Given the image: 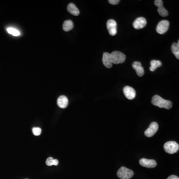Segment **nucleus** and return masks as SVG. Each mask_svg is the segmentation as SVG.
Masks as SVG:
<instances>
[{
    "instance_id": "11",
    "label": "nucleus",
    "mask_w": 179,
    "mask_h": 179,
    "mask_svg": "<svg viewBox=\"0 0 179 179\" xmlns=\"http://www.w3.org/2000/svg\"><path fill=\"white\" fill-rule=\"evenodd\" d=\"M146 20L143 17H139L135 20L133 23V26L136 29H143L146 25Z\"/></svg>"
},
{
    "instance_id": "22",
    "label": "nucleus",
    "mask_w": 179,
    "mask_h": 179,
    "mask_svg": "<svg viewBox=\"0 0 179 179\" xmlns=\"http://www.w3.org/2000/svg\"><path fill=\"white\" fill-rule=\"evenodd\" d=\"M109 2L113 5H115L120 2L119 0H109Z\"/></svg>"
},
{
    "instance_id": "15",
    "label": "nucleus",
    "mask_w": 179,
    "mask_h": 179,
    "mask_svg": "<svg viewBox=\"0 0 179 179\" xmlns=\"http://www.w3.org/2000/svg\"><path fill=\"white\" fill-rule=\"evenodd\" d=\"M67 10L69 13L73 15L77 16L80 14L79 9L77 8L75 4L73 3H70L67 7Z\"/></svg>"
},
{
    "instance_id": "17",
    "label": "nucleus",
    "mask_w": 179,
    "mask_h": 179,
    "mask_svg": "<svg viewBox=\"0 0 179 179\" xmlns=\"http://www.w3.org/2000/svg\"><path fill=\"white\" fill-rule=\"evenodd\" d=\"M171 51L176 57L179 59V42L178 43H173L171 47Z\"/></svg>"
},
{
    "instance_id": "2",
    "label": "nucleus",
    "mask_w": 179,
    "mask_h": 179,
    "mask_svg": "<svg viewBox=\"0 0 179 179\" xmlns=\"http://www.w3.org/2000/svg\"><path fill=\"white\" fill-rule=\"evenodd\" d=\"M110 58L113 64L123 63L125 61L126 56L123 53L118 51L113 52L110 54Z\"/></svg>"
},
{
    "instance_id": "13",
    "label": "nucleus",
    "mask_w": 179,
    "mask_h": 179,
    "mask_svg": "<svg viewBox=\"0 0 179 179\" xmlns=\"http://www.w3.org/2000/svg\"><path fill=\"white\" fill-rule=\"evenodd\" d=\"M103 63L104 66L108 68H110L113 66V63L109 53L105 52L103 54Z\"/></svg>"
},
{
    "instance_id": "21",
    "label": "nucleus",
    "mask_w": 179,
    "mask_h": 179,
    "mask_svg": "<svg viewBox=\"0 0 179 179\" xmlns=\"http://www.w3.org/2000/svg\"><path fill=\"white\" fill-rule=\"evenodd\" d=\"M54 159L52 157H49L47 159V161H46V164L47 165L51 166L53 165V161Z\"/></svg>"
},
{
    "instance_id": "7",
    "label": "nucleus",
    "mask_w": 179,
    "mask_h": 179,
    "mask_svg": "<svg viewBox=\"0 0 179 179\" xmlns=\"http://www.w3.org/2000/svg\"><path fill=\"white\" fill-rule=\"evenodd\" d=\"M158 123L156 122H153L151 123L148 129H147L144 132V134L146 136L151 137L158 131Z\"/></svg>"
},
{
    "instance_id": "24",
    "label": "nucleus",
    "mask_w": 179,
    "mask_h": 179,
    "mask_svg": "<svg viewBox=\"0 0 179 179\" xmlns=\"http://www.w3.org/2000/svg\"><path fill=\"white\" fill-rule=\"evenodd\" d=\"M58 164V161L57 159H54L53 161V165L57 166Z\"/></svg>"
},
{
    "instance_id": "10",
    "label": "nucleus",
    "mask_w": 179,
    "mask_h": 179,
    "mask_svg": "<svg viewBox=\"0 0 179 179\" xmlns=\"http://www.w3.org/2000/svg\"><path fill=\"white\" fill-rule=\"evenodd\" d=\"M124 96L128 100H133L136 96V92L133 88L131 87L125 86L123 89Z\"/></svg>"
},
{
    "instance_id": "16",
    "label": "nucleus",
    "mask_w": 179,
    "mask_h": 179,
    "mask_svg": "<svg viewBox=\"0 0 179 179\" xmlns=\"http://www.w3.org/2000/svg\"><path fill=\"white\" fill-rule=\"evenodd\" d=\"M74 28V24L71 20H67L64 21L63 25V29L65 31H69Z\"/></svg>"
},
{
    "instance_id": "12",
    "label": "nucleus",
    "mask_w": 179,
    "mask_h": 179,
    "mask_svg": "<svg viewBox=\"0 0 179 179\" xmlns=\"http://www.w3.org/2000/svg\"><path fill=\"white\" fill-rule=\"evenodd\" d=\"M132 68L136 72L137 75L139 77H142L144 74V68L142 66L140 62L135 61L132 64Z\"/></svg>"
},
{
    "instance_id": "19",
    "label": "nucleus",
    "mask_w": 179,
    "mask_h": 179,
    "mask_svg": "<svg viewBox=\"0 0 179 179\" xmlns=\"http://www.w3.org/2000/svg\"><path fill=\"white\" fill-rule=\"evenodd\" d=\"M7 31L9 34H10L11 35L15 36V37H18V36H20V31H19L15 28L9 27L7 29Z\"/></svg>"
},
{
    "instance_id": "6",
    "label": "nucleus",
    "mask_w": 179,
    "mask_h": 179,
    "mask_svg": "<svg viewBox=\"0 0 179 179\" xmlns=\"http://www.w3.org/2000/svg\"><path fill=\"white\" fill-rule=\"evenodd\" d=\"M106 27L110 34L114 36L117 34V22L113 19H110L107 21Z\"/></svg>"
},
{
    "instance_id": "20",
    "label": "nucleus",
    "mask_w": 179,
    "mask_h": 179,
    "mask_svg": "<svg viewBox=\"0 0 179 179\" xmlns=\"http://www.w3.org/2000/svg\"><path fill=\"white\" fill-rule=\"evenodd\" d=\"M33 132L35 136H38L40 135L42 133V129L39 128H33Z\"/></svg>"
},
{
    "instance_id": "1",
    "label": "nucleus",
    "mask_w": 179,
    "mask_h": 179,
    "mask_svg": "<svg viewBox=\"0 0 179 179\" xmlns=\"http://www.w3.org/2000/svg\"><path fill=\"white\" fill-rule=\"evenodd\" d=\"M151 102L153 105L158 106L160 108H165L166 109L169 110L172 107L171 101L164 100L158 95L154 96L152 99Z\"/></svg>"
},
{
    "instance_id": "14",
    "label": "nucleus",
    "mask_w": 179,
    "mask_h": 179,
    "mask_svg": "<svg viewBox=\"0 0 179 179\" xmlns=\"http://www.w3.org/2000/svg\"><path fill=\"white\" fill-rule=\"evenodd\" d=\"M68 99L65 96H61L57 100V105L59 107L62 109L66 108L68 105Z\"/></svg>"
},
{
    "instance_id": "3",
    "label": "nucleus",
    "mask_w": 179,
    "mask_h": 179,
    "mask_svg": "<svg viewBox=\"0 0 179 179\" xmlns=\"http://www.w3.org/2000/svg\"><path fill=\"white\" fill-rule=\"evenodd\" d=\"M164 148L167 153L170 154H174L179 150V145L176 142L171 141L165 143Z\"/></svg>"
},
{
    "instance_id": "18",
    "label": "nucleus",
    "mask_w": 179,
    "mask_h": 179,
    "mask_svg": "<svg viewBox=\"0 0 179 179\" xmlns=\"http://www.w3.org/2000/svg\"><path fill=\"white\" fill-rule=\"evenodd\" d=\"M151 66L149 68L151 71H154L157 68L161 66L162 63L159 60H153L150 62Z\"/></svg>"
},
{
    "instance_id": "9",
    "label": "nucleus",
    "mask_w": 179,
    "mask_h": 179,
    "mask_svg": "<svg viewBox=\"0 0 179 179\" xmlns=\"http://www.w3.org/2000/svg\"><path fill=\"white\" fill-rule=\"evenodd\" d=\"M139 164L142 167L148 168H153L157 166L155 160L153 159H147L145 158L140 159Z\"/></svg>"
},
{
    "instance_id": "4",
    "label": "nucleus",
    "mask_w": 179,
    "mask_h": 179,
    "mask_svg": "<svg viewBox=\"0 0 179 179\" xmlns=\"http://www.w3.org/2000/svg\"><path fill=\"white\" fill-rule=\"evenodd\" d=\"M134 175V172L125 167H122L119 170L117 175L121 179H130Z\"/></svg>"
},
{
    "instance_id": "8",
    "label": "nucleus",
    "mask_w": 179,
    "mask_h": 179,
    "mask_svg": "<svg viewBox=\"0 0 179 179\" xmlns=\"http://www.w3.org/2000/svg\"><path fill=\"white\" fill-rule=\"evenodd\" d=\"M154 4L156 6L158 7L157 11L161 16H167L168 15V11L163 6V1L162 0H156L154 1Z\"/></svg>"
},
{
    "instance_id": "23",
    "label": "nucleus",
    "mask_w": 179,
    "mask_h": 179,
    "mask_svg": "<svg viewBox=\"0 0 179 179\" xmlns=\"http://www.w3.org/2000/svg\"><path fill=\"white\" fill-rule=\"evenodd\" d=\"M167 179H179V177L175 175H171Z\"/></svg>"
},
{
    "instance_id": "5",
    "label": "nucleus",
    "mask_w": 179,
    "mask_h": 179,
    "mask_svg": "<svg viewBox=\"0 0 179 179\" xmlns=\"http://www.w3.org/2000/svg\"><path fill=\"white\" fill-rule=\"evenodd\" d=\"M170 23L167 20H163L160 21L157 25V33L160 34H163L168 31Z\"/></svg>"
}]
</instances>
